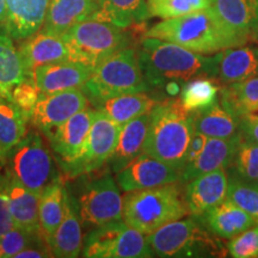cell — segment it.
<instances>
[{
	"mask_svg": "<svg viewBox=\"0 0 258 258\" xmlns=\"http://www.w3.org/2000/svg\"><path fill=\"white\" fill-rule=\"evenodd\" d=\"M145 78L151 89H163L170 98L195 78H217L219 53L208 56L156 37H145L138 48Z\"/></svg>",
	"mask_w": 258,
	"mask_h": 258,
	"instance_id": "6da1fadb",
	"label": "cell"
},
{
	"mask_svg": "<svg viewBox=\"0 0 258 258\" xmlns=\"http://www.w3.org/2000/svg\"><path fill=\"white\" fill-rule=\"evenodd\" d=\"M145 37L173 42L186 49L205 54L243 46L246 43L215 14L211 6L159 22L145 32Z\"/></svg>",
	"mask_w": 258,
	"mask_h": 258,
	"instance_id": "7a4b0ae2",
	"label": "cell"
},
{
	"mask_svg": "<svg viewBox=\"0 0 258 258\" xmlns=\"http://www.w3.org/2000/svg\"><path fill=\"white\" fill-rule=\"evenodd\" d=\"M192 134V112L186 110L178 97L158 102L151 110L144 153L182 169Z\"/></svg>",
	"mask_w": 258,
	"mask_h": 258,
	"instance_id": "3957f363",
	"label": "cell"
},
{
	"mask_svg": "<svg viewBox=\"0 0 258 258\" xmlns=\"http://www.w3.org/2000/svg\"><path fill=\"white\" fill-rule=\"evenodd\" d=\"M182 182L125 191L123 196V221L150 234L167 222L185 218L189 214Z\"/></svg>",
	"mask_w": 258,
	"mask_h": 258,
	"instance_id": "277c9868",
	"label": "cell"
},
{
	"mask_svg": "<svg viewBox=\"0 0 258 258\" xmlns=\"http://www.w3.org/2000/svg\"><path fill=\"white\" fill-rule=\"evenodd\" d=\"M153 256L225 257L227 247L198 217L167 222L146 235Z\"/></svg>",
	"mask_w": 258,
	"mask_h": 258,
	"instance_id": "5b68a950",
	"label": "cell"
},
{
	"mask_svg": "<svg viewBox=\"0 0 258 258\" xmlns=\"http://www.w3.org/2000/svg\"><path fill=\"white\" fill-rule=\"evenodd\" d=\"M83 90L95 105L124 93L150 91L139 61L138 48L125 47L99 62Z\"/></svg>",
	"mask_w": 258,
	"mask_h": 258,
	"instance_id": "8992f818",
	"label": "cell"
},
{
	"mask_svg": "<svg viewBox=\"0 0 258 258\" xmlns=\"http://www.w3.org/2000/svg\"><path fill=\"white\" fill-rule=\"evenodd\" d=\"M71 60L95 67L116 51L131 46V35L123 28L97 19H85L61 36Z\"/></svg>",
	"mask_w": 258,
	"mask_h": 258,
	"instance_id": "52a82bcc",
	"label": "cell"
},
{
	"mask_svg": "<svg viewBox=\"0 0 258 258\" xmlns=\"http://www.w3.org/2000/svg\"><path fill=\"white\" fill-rule=\"evenodd\" d=\"M12 179L40 194L57 178L53 156L40 132L25 134L8 156Z\"/></svg>",
	"mask_w": 258,
	"mask_h": 258,
	"instance_id": "ba28073f",
	"label": "cell"
},
{
	"mask_svg": "<svg viewBox=\"0 0 258 258\" xmlns=\"http://www.w3.org/2000/svg\"><path fill=\"white\" fill-rule=\"evenodd\" d=\"M73 201L82 225L90 230L123 220V196L109 173L89 180Z\"/></svg>",
	"mask_w": 258,
	"mask_h": 258,
	"instance_id": "9c48e42d",
	"label": "cell"
},
{
	"mask_svg": "<svg viewBox=\"0 0 258 258\" xmlns=\"http://www.w3.org/2000/svg\"><path fill=\"white\" fill-rule=\"evenodd\" d=\"M88 258H147L153 253L146 237L123 220L92 228L83 245Z\"/></svg>",
	"mask_w": 258,
	"mask_h": 258,
	"instance_id": "30bf717a",
	"label": "cell"
},
{
	"mask_svg": "<svg viewBox=\"0 0 258 258\" xmlns=\"http://www.w3.org/2000/svg\"><path fill=\"white\" fill-rule=\"evenodd\" d=\"M93 112L92 109H83L62 124L44 133L59 164L70 175L85 151Z\"/></svg>",
	"mask_w": 258,
	"mask_h": 258,
	"instance_id": "8fae6325",
	"label": "cell"
},
{
	"mask_svg": "<svg viewBox=\"0 0 258 258\" xmlns=\"http://www.w3.org/2000/svg\"><path fill=\"white\" fill-rule=\"evenodd\" d=\"M121 125L102 111L95 110L85 151L71 176L78 177L95 172L110 159L117 145Z\"/></svg>",
	"mask_w": 258,
	"mask_h": 258,
	"instance_id": "7c38bea8",
	"label": "cell"
},
{
	"mask_svg": "<svg viewBox=\"0 0 258 258\" xmlns=\"http://www.w3.org/2000/svg\"><path fill=\"white\" fill-rule=\"evenodd\" d=\"M180 167L143 152L116 173V183L125 192L180 182Z\"/></svg>",
	"mask_w": 258,
	"mask_h": 258,
	"instance_id": "4fadbf2b",
	"label": "cell"
},
{
	"mask_svg": "<svg viewBox=\"0 0 258 258\" xmlns=\"http://www.w3.org/2000/svg\"><path fill=\"white\" fill-rule=\"evenodd\" d=\"M89 98L83 89H73L42 95L32 110L30 120L40 131L46 132L62 124L69 118L88 108Z\"/></svg>",
	"mask_w": 258,
	"mask_h": 258,
	"instance_id": "5bb4252c",
	"label": "cell"
},
{
	"mask_svg": "<svg viewBox=\"0 0 258 258\" xmlns=\"http://www.w3.org/2000/svg\"><path fill=\"white\" fill-rule=\"evenodd\" d=\"M92 67L74 61L48 63L34 70L31 78L42 95L73 89H83L92 73Z\"/></svg>",
	"mask_w": 258,
	"mask_h": 258,
	"instance_id": "9a60e30c",
	"label": "cell"
},
{
	"mask_svg": "<svg viewBox=\"0 0 258 258\" xmlns=\"http://www.w3.org/2000/svg\"><path fill=\"white\" fill-rule=\"evenodd\" d=\"M184 185V199L189 214L201 217L226 200L228 188L227 171L226 169L212 171L196 177Z\"/></svg>",
	"mask_w": 258,
	"mask_h": 258,
	"instance_id": "2e32d148",
	"label": "cell"
},
{
	"mask_svg": "<svg viewBox=\"0 0 258 258\" xmlns=\"http://www.w3.org/2000/svg\"><path fill=\"white\" fill-rule=\"evenodd\" d=\"M50 0H6L5 31L12 40L23 41L40 31Z\"/></svg>",
	"mask_w": 258,
	"mask_h": 258,
	"instance_id": "e0dca14e",
	"label": "cell"
},
{
	"mask_svg": "<svg viewBox=\"0 0 258 258\" xmlns=\"http://www.w3.org/2000/svg\"><path fill=\"white\" fill-rule=\"evenodd\" d=\"M18 50L23 61L25 74L29 78H31L32 72L38 66L72 61L69 48L62 37L41 30L22 41Z\"/></svg>",
	"mask_w": 258,
	"mask_h": 258,
	"instance_id": "ac0fdd59",
	"label": "cell"
},
{
	"mask_svg": "<svg viewBox=\"0 0 258 258\" xmlns=\"http://www.w3.org/2000/svg\"><path fill=\"white\" fill-rule=\"evenodd\" d=\"M209 6L246 43H258V0H211Z\"/></svg>",
	"mask_w": 258,
	"mask_h": 258,
	"instance_id": "d6986e66",
	"label": "cell"
},
{
	"mask_svg": "<svg viewBox=\"0 0 258 258\" xmlns=\"http://www.w3.org/2000/svg\"><path fill=\"white\" fill-rule=\"evenodd\" d=\"M258 76V46H238L219 53L217 79L222 85L240 83Z\"/></svg>",
	"mask_w": 258,
	"mask_h": 258,
	"instance_id": "ffe728a7",
	"label": "cell"
},
{
	"mask_svg": "<svg viewBox=\"0 0 258 258\" xmlns=\"http://www.w3.org/2000/svg\"><path fill=\"white\" fill-rule=\"evenodd\" d=\"M241 137L234 139L208 138L203 151L191 163L186 164L182 169L180 182L183 184L205 173L219 169H226L230 164L235 148Z\"/></svg>",
	"mask_w": 258,
	"mask_h": 258,
	"instance_id": "44dd1931",
	"label": "cell"
},
{
	"mask_svg": "<svg viewBox=\"0 0 258 258\" xmlns=\"http://www.w3.org/2000/svg\"><path fill=\"white\" fill-rule=\"evenodd\" d=\"M97 0H50L41 31L62 36L73 25L92 18Z\"/></svg>",
	"mask_w": 258,
	"mask_h": 258,
	"instance_id": "7402d4cb",
	"label": "cell"
},
{
	"mask_svg": "<svg viewBox=\"0 0 258 258\" xmlns=\"http://www.w3.org/2000/svg\"><path fill=\"white\" fill-rule=\"evenodd\" d=\"M150 121L151 111H148L122 125L117 145L108 161L111 171L117 173L144 152Z\"/></svg>",
	"mask_w": 258,
	"mask_h": 258,
	"instance_id": "603a6c76",
	"label": "cell"
},
{
	"mask_svg": "<svg viewBox=\"0 0 258 258\" xmlns=\"http://www.w3.org/2000/svg\"><path fill=\"white\" fill-rule=\"evenodd\" d=\"M202 224L221 239H228L258 225L243 209L225 200L220 205L215 206L201 217H198Z\"/></svg>",
	"mask_w": 258,
	"mask_h": 258,
	"instance_id": "cb8c5ba5",
	"label": "cell"
},
{
	"mask_svg": "<svg viewBox=\"0 0 258 258\" xmlns=\"http://www.w3.org/2000/svg\"><path fill=\"white\" fill-rule=\"evenodd\" d=\"M82 226L73 198L67 191L62 221L48 243L53 257L74 258L80 256L84 245Z\"/></svg>",
	"mask_w": 258,
	"mask_h": 258,
	"instance_id": "d4e9b609",
	"label": "cell"
},
{
	"mask_svg": "<svg viewBox=\"0 0 258 258\" xmlns=\"http://www.w3.org/2000/svg\"><path fill=\"white\" fill-rule=\"evenodd\" d=\"M151 17L147 0H97L92 18L128 29Z\"/></svg>",
	"mask_w": 258,
	"mask_h": 258,
	"instance_id": "484cf974",
	"label": "cell"
},
{
	"mask_svg": "<svg viewBox=\"0 0 258 258\" xmlns=\"http://www.w3.org/2000/svg\"><path fill=\"white\" fill-rule=\"evenodd\" d=\"M194 131L207 138L234 139L240 135L239 118L226 110L219 99L201 111L192 112Z\"/></svg>",
	"mask_w": 258,
	"mask_h": 258,
	"instance_id": "4316f807",
	"label": "cell"
},
{
	"mask_svg": "<svg viewBox=\"0 0 258 258\" xmlns=\"http://www.w3.org/2000/svg\"><path fill=\"white\" fill-rule=\"evenodd\" d=\"M5 190L15 226L30 232H41L38 222L40 194L31 191L14 179Z\"/></svg>",
	"mask_w": 258,
	"mask_h": 258,
	"instance_id": "83f0119b",
	"label": "cell"
},
{
	"mask_svg": "<svg viewBox=\"0 0 258 258\" xmlns=\"http://www.w3.org/2000/svg\"><path fill=\"white\" fill-rule=\"evenodd\" d=\"M157 103L156 98L147 92H133L112 97L96 106L97 110L102 111L122 127L127 122L152 110Z\"/></svg>",
	"mask_w": 258,
	"mask_h": 258,
	"instance_id": "f1b7e54d",
	"label": "cell"
},
{
	"mask_svg": "<svg viewBox=\"0 0 258 258\" xmlns=\"http://www.w3.org/2000/svg\"><path fill=\"white\" fill-rule=\"evenodd\" d=\"M66 199L67 190L59 177L49 183L41 192L38 222L42 237L47 243H49L51 235L62 221Z\"/></svg>",
	"mask_w": 258,
	"mask_h": 258,
	"instance_id": "f546056e",
	"label": "cell"
},
{
	"mask_svg": "<svg viewBox=\"0 0 258 258\" xmlns=\"http://www.w3.org/2000/svg\"><path fill=\"white\" fill-rule=\"evenodd\" d=\"M29 117L8 97L0 95V159L8 158L27 134Z\"/></svg>",
	"mask_w": 258,
	"mask_h": 258,
	"instance_id": "4dcf8cb0",
	"label": "cell"
},
{
	"mask_svg": "<svg viewBox=\"0 0 258 258\" xmlns=\"http://www.w3.org/2000/svg\"><path fill=\"white\" fill-rule=\"evenodd\" d=\"M25 78L23 61L14 40L0 30V95L11 99V90Z\"/></svg>",
	"mask_w": 258,
	"mask_h": 258,
	"instance_id": "1f68e13d",
	"label": "cell"
},
{
	"mask_svg": "<svg viewBox=\"0 0 258 258\" xmlns=\"http://www.w3.org/2000/svg\"><path fill=\"white\" fill-rule=\"evenodd\" d=\"M219 102L238 118L246 112L258 110V76L244 82L221 86Z\"/></svg>",
	"mask_w": 258,
	"mask_h": 258,
	"instance_id": "d6a6232c",
	"label": "cell"
},
{
	"mask_svg": "<svg viewBox=\"0 0 258 258\" xmlns=\"http://www.w3.org/2000/svg\"><path fill=\"white\" fill-rule=\"evenodd\" d=\"M220 88L217 78H195L183 86L178 98L188 111H201L218 101Z\"/></svg>",
	"mask_w": 258,
	"mask_h": 258,
	"instance_id": "836d02e7",
	"label": "cell"
},
{
	"mask_svg": "<svg viewBox=\"0 0 258 258\" xmlns=\"http://www.w3.org/2000/svg\"><path fill=\"white\" fill-rule=\"evenodd\" d=\"M226 171L228 176L258 185V144L241 138Z\"/></svg>",
	"mask_w": 258,
	"mask_h": 258,
	"instance_id": "e575fe53",
	"label": "cell"
},
{
	"mask_svg": "<svg viewBox=\"0 0 258 258\" xmlns=\"http://www.w3.org/2000/svg\"><path fill=\"white\" fill-rule=\"evenodd\" d=\"M226 200L246 212L258 224V185L246 180L228 176Z\"/></svg>",
	"mask_w": 258,
	"mask_h": 258,
	"instance_id": "d590c367",
	"label": "cell"
},
{
	"mask_svg": "<svg viewBox=\"0 0 258 258\" xmlns=\"http://www.w3.org/2000/svg\"><path fill=\"white\" fill-rule=\"evenodd\" d=\"M211 0H147L151 17H179L208 8Z\"/></svg>",
	"mask_w": 258,
	"mask_h": 258,
	"instance_id": "8d00e7d4",
	"label": "cell"
},
{
	"mask_svg": "<svg viewBox=\"0 0 258 258\" xmlns=\"http://www.w3.org/2000/svg\"><path fill=\"white\" fill-rule=\"evenodd\" d=\"M40 241H46L41 232H30L15 226L0 239V258L15 257L25 247Z\"/></svg>",
	"mask_w": 258,
	"mask_h": 258,
	"instance_id": "74e56055",
	"label": "cell"
},
{
	"mask_svg": "<svg viewBox=\"0 0 258 258\" xmlns=\"http://www.w3.org/2000/svg\"><path fill=\"white\" fill-rule=\"evenodd\" d=\"M226 247L233 258H258V225L231 238Z\"/></svg>",
	"mask_w": 258,
	"mask_h": 258,
	"instance_id": "f35d334b",
	"label": "cell"
},
{
	"mask_svg": "<svg viewBox=\"0 0 258 258\" xmlns=\"http://www.w3.org/2000/svg\"><path fill=\"white\" fill-rule=\"evenodd\" d=\"M40 96V90L32 78H29V77L11 90V101L28 116L29 120Z\"/></svg>",
	"mask_w": 258,
	"mask_h": 258,
	"instance_id": "ab89813d",
	"label": "cell"
},
{
	"mask_svg": "<svg viewBox=\"0 0 258 258\" xmlns=\"http://www.w3.org/2000/svg\"><path fill=\"white\" fill-rule=\"evenodd\" d=\"M239 129L244 140L258 144V110L246 112L240 116Z\"/></svg>",
	"mask_w": 258,
	"mask_h": 258,
	"instance_id": "60d3db41",
	"label": "cell"
},
{
	"mask_svg": "<svg viewBox=\"0 0 258 258\" xmlns=\"http://www.w3.org/2000/svg\"><path fill=\"white\" fill-rule=\"evenodd\" d=\"M208 138L206 135H203L199 132L194 131V134L191 139H190L188 148H186L184 158H183V164H182V169L184 167L186 164L191 163L192 160H195L196 158L199 157V154L202 152L203 148L206 146V143H207Z\"/></svg>",
	"mask_w": 258,
	"mask_h": 258,
	"instance_id": "b9f144b4",
	"label": "cell"
},
{
	"mask_svg": "<svg viewBox=\"0 0 258 258\" xmlns=\"http://www.w3.org/2000/svg\"><path fill=\"white\" fill-rule=\"evenodd\" d=\"M15 227L14 219L9 206V198L6 190H0V239L6 232Z\"/></svg>",
	"mask_w": 258,
	"mask_h": 258,
	"instance_id": "7bdbcfd3",
	"label": "cell"
},
{
	"mask_svg": "<svg viewBox=\"0 0 258 258\" xmlns=\"http://www.w3.org/2000/svg\"><path fill=\"white\" fill-rule=\"evenodd\" d=\"M53 257L49 245L47 241H40V243L32 244L30 246L25 247L21 252L16 254L15 258H44Z\"/></svg>",
	"mask_w": 258,
	"mask_h": 258,
	"instance_id": "ee69618b",
	"label": "cell"
},
{
	"mask_svg": "<svg viewBox=\"0 0 258 258\" xmlns=\"http://www.w3.org/2000/svg\"><path fill=\"white\" fill-rule=\"evenodd\" d=\"M6 0H0V30H5Z\"/></svg>",
	"mask_w": 258,
	"mask_h": 258,
	"instance_id": "f6af8a7d",
	"label": "cell"
}]
</instances>
